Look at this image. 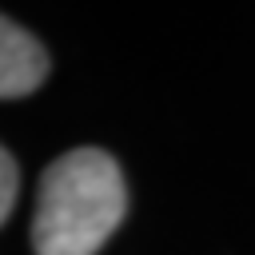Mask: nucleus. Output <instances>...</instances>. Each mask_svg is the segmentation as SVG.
I'll use <instances>...</instances> for the list:
<instances>
[{"label": "nucleus", "mask_w": 255, "mask_h": 255, "mask_svg": "<svg viewBox=\"0 0 255 255\" xmlns=\"http://www.w3.org/2000/svg\"><path fill=\"white\" fill-rule=\"evenodd\" d=\"M128 187L120 163L100 147L64 151L40 175L32 247L36 255H96L124 223Z\"/></svg>", "instance_id": "nucleus-1"}, {"label": "nucleus", "mask_w": 255, "mask_h": 255, "mask_svg": "<svg viewBox=\"0 0 255 255\" xmlns=\"http://www.w3.org/2000/svg\"><path fill=\"white\" fill-rule=\"evenodd\" d=\"M48 76V52L20 24L0 16V100L28 96Z\"/></svg>", "instance_id": "nucleus-2"}, {"label": "nucleus", "mask_w": 255, "mask_h": 255, "mask_svg": "<svg viewBox=\"0 0 255 255\" xmlns=\"http://www.w3.org/2000/svg\"><path fill=\"white\" fill-rule=\"evenodd\" d=\"M16 187H20V171H16V159L4 151L0 143V223L12 215V203H16Z\"/></svg>", "instance_id": "nucleus-3"}]
</instances>
